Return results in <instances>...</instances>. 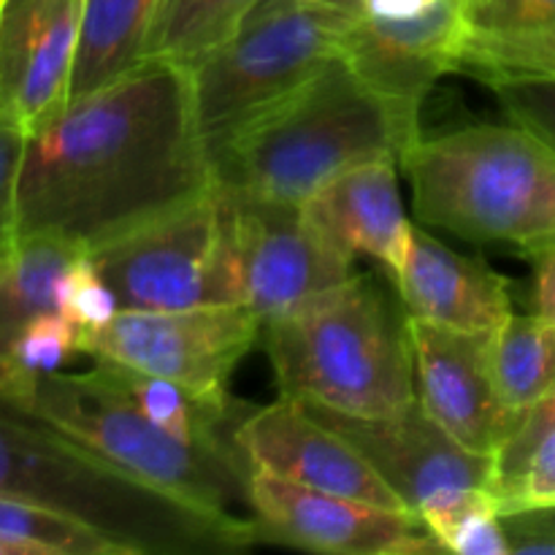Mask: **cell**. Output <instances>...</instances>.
Listing matches in <instances>:
<instances>
[{
	"label": "cell",
	"instance_id": "obj_27",
	"mask_svg": "<svg viewBox=\"0 0 555 555\" xmlns=\"http://www.w3.org/2000/svg\"><path fill=\"white\" fill-rule=\"evenodd\" d=\"M57 312L65 314L79 334L101 331L119 312L117 293L92 263L90 255H76L65 269L57 291Z\"/></svg>",
	"mask_w": 555,
	"mask_h": 555
},
{
	"label": "cell",
	"instance_id": "obj_22",
	"mask_svg": "<svg viewBox=\"0 0 555 555\" xmlns=\"http://www.w3.org/2000/svg\"><path fill=\"white\" fill-rule=\"evenodd\" d=\"M491 366L504 404L520 421L555 385V325L513 312L491 334Z\"/></svg>",
	"mask_w": 555,
	"mask_h": 555
},
{
	"label": "cell",
	"instance_id": "obj_16",
	"mask_svg": "<svg viewBox=\"0 0 555 555\" xmlns=\"http://www.w3.org/2000/svg\"><path fill=\"white\" fill-rule=\"evenodd\" d=\"M81 0H0V119L33 133L68 103Z\"/></svg>",
	"mask_w": 555,
	"mask_h": 555
},
{
	"label": "cell",
	"instance_id": "obj_6",
	"mask_svg": "<svg viewBox=\"0 0 555 555\" xmlns=\"http://www.w3.org/2000/svg\"><path fill=\"white\" fill-rule=\"evenodd\" d=\"M0 393L119 466L128 475L198 507L231 513L247 504L253 466L242 450L190 444L152 423L112 377L106 363L90 372L5 374Z\"/></svg>",
	"mask_w": 555,
	"mask_h": 555
},
{
	"label": "cell",
	"instance_id": "obj_18",
	"mask_svg": "<svg viewBox=\"0 0 555 555\" xmlns=\"http://www.w3.org/2000/svg\"><path fill=\"white\" fill-rule=\"evenodd\" d=\"M399 163L369 160L331 179L301 206L309 220L350 255H369L393 280L404 269L415 225L396 177Z\"/></svg>",
	"mask_w": 555,
	"mask_h": 555
},
{
	"label": "cell",
	"instance_id": "obj_13",
	"mask_svg": "<svg viewBox=\"0 0 555 555\" xmlns=\"http://www.w3.org/2000/svg\"><path fill=\"white\" fill-rule=\"evenodd\" d=\"M469 25L464 0H439L426 14L390 22L361 14L339 52L393 108L410 139L421 141V106L431 87L459 70Z\"/></svg>",
	"mask_w": 555,
	"mask_h": 555
},
{
	"label": "cell",
	"instance_id": "obj_14",
	"mask_svg": "<svg viewBox=\"0 0 555 555\" xmlns=\"http://www.w3.org/2000/svg\"><path fill=\"white\" fill-rule=\"evenodd\" d=\"M415 390L423 410L466 450L496 459L518 417L491 366V334H464L410 318Z\"/></svg>",
	"mask_w": 555,
	"mask_h": 555
},
{
	"label": "cell",
	"instance_id": "obj_8",
	"mask_svg": "<svg viewBox=\"0 0 555 555\" xmlns=\"http://www.w3.org/2000/svg\"><path fill=\"white\" fill-rule=\"evenodd\" d=\"M119 309H188L242 304L220 188L122 233L90 253Z\"/></svg>",
	"mask_w": 555,
	"mask_h": 555
},
{
	"label": "cell",
	"instance_id": "obj_10",
	"mask_svg": "<svg viewBox=\"0 0 555 555\" xmlns=\"http://www.w3.org/2000/svg\"><path fill=\"white\" fill-rule=\"evenodd\" d=\"M225 193V190H222ZM238 298L260 325L293 312L356 274V255L320 231L301 206L225 193Z\"/></svg>",
	"mask_w": 555,
	"mask_h": 555
},
{
	"label": "cell",
	"instance_id": "obj_24",
	"mask_svg": "<svg viewBox=\"0 0 555 555\" xmlns=\"http://www.w3.org/2000/svg\"><path fill=\"white\" fill-rule=\"evenodd\" d=\"M0 537L33 555H130L85 520L14 496H0Z\"/></svg>",
	"mask_w": 555,
	"mask_h": 555
},
{
	"label": "cell",
	"instance_id": "obj_31",
	"mask_svg": "<svg viewBox=\"0 0 555 555\" xmlns=\"http://www.w3.org/2000/svg\"><path fill=\"white\" fill-rule=\"evenodd\" d=\"M502 526L509 555H555V504L502 507Z\"/></svg>",
	"mask_w": 555,
	"mask_h": 555
},
{
	"label": "cell",
	"instance_id": "obj_25",
	"mask_svg": "<svg viewBox=\"0 0 555 555\" xmlns=\"http://www.w3.org/2000/svg\"><path fill=\"white\" fill-rule=\"evenodd\" d=\"M459 70L480 76H555V25L531 30H469Z\"/></svg>",
	"mask_w": 555,
	"mask_h": 555
},
{
	"label": "cell",
	"instance_id": "obj_36",
	"mask_svg": "<svg viewBox=\"0 0 555 555\" xmlns=\"http://www.w3.org/2000/svg\"><path fill=\"white\" fill-rule=\"evenodd\" d=\"M0 555H33V553L27 551L25 545H20V542H11L0 537Z\"/></svg>",
	"mask_w": 555,
	"mask_h": 555
},
{
	"label": "cell",
	"instance_id": "obj_23",
	"mask_svg": "<svg viewBox=\"0 0 555 555\" xmlns=\"http://www.w3.org/2000/svg\"><path fill=\"white\" fill-rule=\"evenodd\" d=\"M417 515L448 553L509 555L502 499L493 488H450L428 499Z\"/></svg>",
	"mask_w": 555,
	"mask_h": 555
},
{
	"label": "cell",
	"instance_id": "obj_7",
	"mask_svg": "<svg viewBox=\"0 0 555 555\" xmlns=\"http://www.w3.org/2000/svg\"><path fill=\"white\" fill-rule=\"evenodd\" d=\"M361 14L318 0L258 5L231 41L190 68L206 150L318 74Z\"/></svg>",
	"mask_w": 555,
	"mask_h": 555
},
{
	"label": "cell",
	"instance_id": "obj_32",
	"mask_svg": "<svg viewBox=\"0 0 555 555\" xmlns=\"http://www.w3.org/2000/svg\"><path fill=\"white\" fill-rule=\"evenodd\" d=\"M499 499H502V507L555 504V431L537 444L520 475L499 493Z\"/></svg>",
	"mask_w": 555,
	"mask_h": 555
},
{
	"label": "cell",
	"instance_id": "obj_29",
	"mask_svg": "<svg viewBox=\"0 0 555 555\" xmlns=\"http://www.w3.org/2000/svg\"><path fill=\"white\" fill-rule=\"evenodd\" d=\"M555 431V385L526 412L496 455V496L520 475L537 444Z\"/></svg>",
	"mask_w": 555,
	"mask_h": 555
},
{
	"label": "cell",
	"instance_id": "obj_26",
	"mask_svg": "<svg viewBox=\"0 0 555 555\" xmlns=\"http://www.w3.org/2000/svg\"><path fill=\"white\" fill-rule=\"evenodd\" d=\"M79 328L65 314L43 312L33 318L16 336L0 372L5 374H49L63 372L65 363L79 356Z\"/></svg>",
	"mask_w": 555,
	"mask_h": 555
},
{
	"label": "cell",
	"instance_id": "obj_1",
	"mask_svg": "<svg viewBox=\"0 0 555 555\" xmlns=\"http://www.w3.org/2000/svg\"><path fill=\"white\" fill-rule=\"evenodd\" d=\"M211 188L190 70L146 57L25 135L14 233L90 255Z\"/></svg>",
	"mask_w": 555,
	"mask_h": 555
},
{
	"label": "cell",
	"instance_id": "obj_30",
	"mask_svg": "<svg viewBox=\"0 0 555 555\" xmlns=\"http://www.w3.org/2000/svg\"><path fill=\"white\" fill-rule=\"evenodd\" d=\"M469 30L504 33L555 25V0H464Z\"/></svg>",
	"mask_w": 555,
	"mask_h": 555
},
{
	"label": "cell",
	"instance_id": "obj_11",
	"mask_svg": "<svg viewBox=\"0 0 555 555\" xmlns=\"http://www.w3.org/2000/svg\"><path fill=\"white\" fill-rule=\"evenodd\" d=\"M247 507L260 537L334 555L448 553L421 515L298 486L266 469L249 475Z\"/></svg>",
	"mask_w": 555,
	"mask_h": 555
},
{
	"label": "cell",
	"instance_id": "obj_5",
	"mask_svg": "<svg viewBox=\"0 0 555 555\" xmlns=\"http://www.w3.org/2000/svg\"><path fill=\"white\" fill-rule=\"evenodd\" d=\"M399 168L421 225L524 255L555 238V150L524 125H466L421 139Z\"/></svg>",
	"mask_w": 555,
	"mask_h": 555
},
{
	"label": "cell",
	"instance_id": "obj_37",
	"mask_svg": "<svg viewBox=\"0 0 555 555\" xmlns=\"http://www.w3.org/2000/svg\"><path fill=\"white\" fill-rule=\"evenodd\" d=\"M263 3H282V0H260ZM318 3H334V5H347V9H361V0H318Z\"/></svg>",
	"mask_w": 555,
	"mask_h": 555
},
{
	"label": "cell",
	"instance_id": "obj_21",
	"mask_svg": "<svg viewBox=\"0 0 555 555\" xmlns=\"http://www.w3.org/2000/svg\"><path fill=\"white\" fill-rule=\"evenodd\" d=\"M260 0H160L146 57L193 68L231 41Z\"/></svg>",
	"mask_w": 555,
	"mask_h": 555
},
{
	"label": "cell",
	"instance_id": "obj_12",
	"mask_svg": "<svg viewBox=\"0 0 555 555\" xmlns=\"http://www.w3.org/2000/svg\"><path fill=\"white\" fill-rule=\"evenodd\" d=\"M236 444L253 469H266L314 491L410 509L339 428L291 396H280L274 404L258 410L247 406L238 417Z\"/></svg>",
	"mask_w": 555,
	"mask_h": 555
},
{
	"label": "cell",
	"instance_id": "obj_19",
	"mask_svg": "<svg viewBox=\"0 0 555 555\" xmlns=\"http://www.w3.org/2000/svg\"><path fill=\"white\" fill-rule=\"evenodd\" d=\"M157 9L160 0H81L68 103L144 63Z\"/></svg>",
	"mask_w": 555,
	"mask_h": 555
},
{
	"label": "cell",
	"instance_id": "obj_20",
	"mask_svg": "<svg viewBox=\"0 0 555 555\" xmlns=\"http://www.w3.org/2000/svg\"><path fill=\"white\" fill-rule=\"evenodd\" d=\"M79 253L49 236H16L0 249V363L33 318L57 309L65 269Z\"/></svg>",
	"mask_w": 555,
	"mask_h": 555
},
{
	"label": "cell",
	"instance_id": "obj_15",
	"mask_svg": "<svg viewBox=\"0 0 555 555\" xmlns=\"http://www.w3.org/2000/svg\"><path fill=\"white\" fill-rule=\"evenodd\" d=\"M312 410L372 461L412 513L450 488L496 491V459L472 453L455 442L417 399L385 417H350L323 406Z\"/></svg>",
	"mask_w": 555,
	"mask_h": 555
},
{
	"label": "cell",
	"instance_id": "obj_35",
	"mask_svg": "<svg viewBox=\"0 0 555 555\" xmlns=\"http://www.w3.org/2000/svg\"><path fill=\"white\" fill-rule=\"evenodd\" d=\"M437 3L439 0H361V11L372 20L401 22L426 14Z\"/></svg>",
	"mask_w": 555,
	"mask_h": 555
},
{
	"label": "cell",
	"instance_id": "obj_9",
	"mask_svg": "<svg viewBox=\"0 0 555 555\" xmlns=\"http://www.w3.org/2000/svg\"><path fill=\"white\" fill-rule=\"evenodd\" d=\"M258 339L260 318L247 304H206L119 309L101 331L79 334V350L92 361L171 379L206 404L228 406L231 374Z\"/></svg>",
	"mask_w": 555,
	"mask_h": 555
},
{
	"label": "cell",
	"instance_id": "obj_33",
	"mask_svg": "<svg viewBox=\"0 0 555 555\" xmlns=\"http://www.w3.org/2000/svg\"><path fill=\"white\" fill-rule=\"evenodd\" d=\"M22 150H25V130L0 119V249L16 238L14 198Z\"/></svg>",
	"mask_w": 555,
	"mask_h": 555
},
{
	"label": "cell",
	"instance_id": "obj_17",
	"mask_svg": "<svg viewBox=\"0 0 555 555\" xmlns=\"http://www.w3.org/2000/svg\"><path fill=\"white\" fill-rule=\"evenodd\" d=\"M406 314L464 331L496 334L513 314L509 282L486 260L469 258L415 228L404 269L390 280Z\"/></svg>",
	"mask_w": 555,
	"mask_h": 555
},
{
	"label": "cell",
	"instance_id": "obj_28",
	"mask_svg": "<svg viewBox=\"0 0 555 555\" xmlns=\"http://www.w3.org/2000/svg\"><path fill=\"white\" fill-rule=\"evenodd\" d=\"M486 85L513 122L555 150V76H493Z\"/></svg>",
	"mask_w": 555,
	"mask_h": 555
},
{
	"label": "cell",
	"instance_id": "obj_4",
	"mask_svg": "<svg viewBox=\"0 0 555 555\" xmlns=\"http://www.w3.org/2000/svg\"><path fill=\"white\" fill-rule=\"evenodd\" d=\"M282 396L350 417H385L417 399L410 314L399 293L352 274L260 325Z\"/></svg>",
	"mask_w": 555,
	"mask_h": 555
},
{
	"label": "cell",
	"instance_id": "obj_3",
	"mask_svg": "<svg viewBox=\"0 0 555 555\" xmlns=\"http://www.w3.org/2000/svg\"><path fill=\"white\" fill-rule=\"evenodd\" d=\"M415 146L393 108L336 52L318 74L209 150L215 184L269 204L304 206L339 173Z\"/></svg>",
	"mask_w": 555,
	"mask_h": 555
},
{
	"label": "cell",
	"instance_id": "obj_34",
	"mask_svg": "<svg viewBox=\"0 0 555 555\" xmlns=\"http://www.w3.org/2000/svg\"><path fill=\"white\" fill-rule=\"evenodd\" d=\"M526 258L531 260V309L537 318L555 325V238L529 249Z\"/></svg>",
	"mask_w": 555,
	"mask_h": 555
},
{
	"label": "cell",
	"instance_id": "obj_2",
	"mask_svg": "<svg viewBox=\"0 0 555 555\" xmlns=\"http://www.w3.org/2000/svg\"><path fill=\"white\" fill-rule=\"evenodd\" d=\"M0 496L85 520L130 555H222L258 545V524L198 507L108 464L0 393Z\"/></svg>",
	"mask_w": 555,
	"mask_h": 555
}]
</instances>
